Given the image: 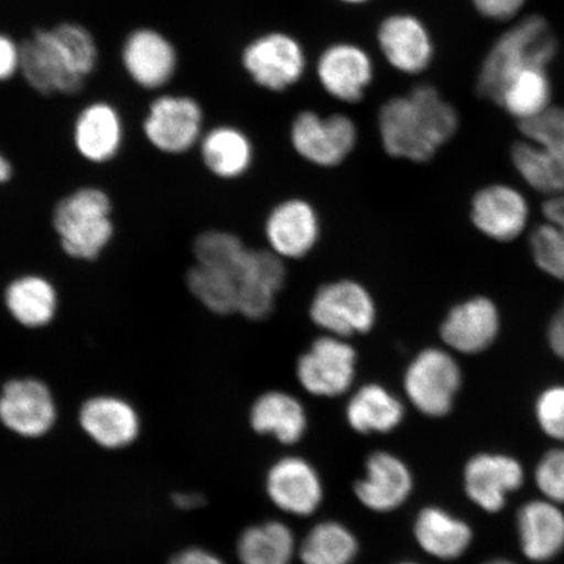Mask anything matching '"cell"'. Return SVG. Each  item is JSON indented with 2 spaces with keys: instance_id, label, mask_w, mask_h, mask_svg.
Here are the masks:
<instances>
[{
  "instance_id": "cell-1",
  "label": "cell",
  "mask_w": 564,
  "mask_h": 564,
  "mask_svg": "<svg viewBox=\"0 0 564 564\" xmlns=\"http://www.w3.org/2000/svg\"><path fill=\"white\" fill-rule=\"evenodd\" d=\"M100 58L97 41L86 26L61 23L21 42V76L40 95L79 94Z\"/></svg>"
},
{
  "instance_id": "cell-2",
  "label": "cell",
  "mask_w": 564,
  "mask_h": 564,
  "mask_svg": "<svg viewBox=\"0 0 564 564\" xmlns=\"http://www.w3.org/2000/svg\"><path fill=\"white\" fill-rule=\"evenodd\" d=\"M460 124L453 104L430 86L393 97L378 112L384 151L394 159L426 162L455 137Z\"/></svg>"
},
{
  "instance_id": "cell-3",
  "label": "cell",
  "mask_w": 564,
  "mask_h": 564,
  "mask_svg": "<svg viewBox=\"0 0 564 564\" xmlns=\"http://www.w3.org/2000/svg\"><path fill=\"white\" fill-rule=\"evenodd\" d=\"M558 53V40L540 15L513 24L494 42L477 76V94L496 102L505 84L528 68H547Z\"/></svg>"
},
{
  "instance_id": "cell-4",
  "label": "cell",
  "mask_w": 564,
  "mask_h": 564,
  "mask_svg": "<svg viewBox=\"0 0 564 564\" xmlns=\"http://www.w3.org/2000/svg\"><path fill=\"white\" fill-rule=\"evenodd\" d=\"M52 223L62 251L79 262H95L116 235L111 197L95 186L63 196L55 204Z\"/></svg>"
},
{
  "instance_id": "cell-5",
  "label": "cell",
  "mask_w": 564,
  "mask_h": 564,
  "mask_svg": "<svg viewBox=\"0 0 564 564\" xmlns=\"http://www.w3.org/2000/svg\"><path fill=\"white\" fill-rule=\"evenodd\" d=\"M203 127L202 105L193 97L173 94L154 98L141 123L148 143L169 156H180L199 145Z\"/></svg>"
},
{
  "instance_id": "cell-6",
  "label": "cell",
  "mask_w": 564,
  "mask_h": 564,
  "mask_svg": "<svg viewBox=\"0 0 564 564\" xmlns=\"http://www.w3.org/2000/svg\"><path fill=\"white\" fill-rule=\"evenodd\" d=\"M460 387V366L449 352L436 348L421 351L404 377L406 398L427 417L448 414Z\"/></svg>"
},
{
  "instance_id": "cell-7",
  "label": "cell",
  "mask_w": 564,
  "mask_h": 564,
  "mask_svg": "<svg viewBox=\"0 0 564 564\" xmlns=\"http://www.w3.org/2000/svg\"><path fill=\"white\" fill-rule=\"evenodd\" d=\"M242 65L253 83L271 91H284L306 73L307 58L293 35L271 32L259 35L245 47Z\"/></svg>"
},
{
  "instance_id": "cell-8",
  "label": "cell",
  "mask_w": 564,
  "mask_h": 564,
  "mask_svg": "<svg viewBox=\"0 0 564 564\" xmlns=\"http://www.w3.org/2000/svg\"><path fill=\"white\" fill-rule=\"evenodd\" d=\"M377 310L371 295L356 281L330 282L317 291L310 316L330 336L366 334L376 323Z\"/></svg>"
},
{
  "instance_id": "cell-9",
  "label": "cell",
  "mask_w": 564,
  "mask_h": 564,
  "mask_svg": "<svg viewBox=\"0 0 564 564\" xmlns=\"http://www.w3.org/2000/svg\"><path fill=\"white\" fill-rule=\"evenodd\" d=\"M357 126L347 116L322 117L302 111L291 127L292 145L302 159L323 167H333L349 156L357 144Z\"/></svg>"
},
{
  "instance_id": "cell-10",
  "label": "cell",
  "mask_w": 564,
  "mask_h": 564,
  "mask_svg": "<svg viewBox=\"0 0 564 564\" xmlns=\"http://www.w3.org/2000/svg\"><path fill=\"white\" fill-rule=\"evenodd\" d=\"M58 419L54 394L41 379L9 380L0 391V422L11 433L37 440L52 432Z\"/></svg>"
},
{
  "instance_id": "cell-11",
  "label": "cell",
  "mask_w": 564,
  "mask_h": 564,
  "mask_svg": "<svg viewBox=\"0 0 564 564\" xmlns=\"http://www.w3.org/2000/svg\"><path fill=\"white\" fill-rule=\"evenodd\" d=\"M357 352L341 337L317 338L297 364V378L308 393L337 398L349 391L356 377Z\"/></svg>"
},
{
  "instance_id": "cell-12",
  "label": "cell",
  "mask_w": 564,
  "mask_h": 564,
  "mask_svg": "<svg viewBox=\"0 0 564 564\" xmlns=\"http://www.w3.org/2000/svg\"><path fill=\"white\" fill-rule=\"evenodd\" d=\"M127 76L145 90L165 88L180 66L178 52L164 33L143 26L127 35L121 48Z\"/></svg>"
},
{
  "instance_id": "cell-13",
  "label": "cell",
  "mask_w": 564,
  "mask_h": 564,
  "mask_svg": "<svg viewBox=\"0 0 564 564\" xmlns=\"http://www.w3.org/2000/svg\"><path fill=\"white\" fill-rule=\"evenodd\" d=\"M265 491L279 510L300 518L315 513L324 498L321 475L299 456L282 457L268 469Z\"/></svg>"
},
{
  "instance_id": "cell-14",
  "label": "cell",
  "mask_w": 564,
  "mask_h": 564,
  "mask_svg": "<svg viewBox=\"0 0 564 564\" xmlns=\"http://www.w3.org/2000/svg\"><path fill=\"white\" fill-rule=\"evenodd\" d=\"M524 484V468L509 455L478 454L464 468V490L479 509L502 511L510 494Z\"/></svg>"
},
{
  "instance_id": "cell-15",
  "label": "cell",
  "mask_w": 564,
  "mask_h": 564,
  "mask_svg": "<svg viewBox=\"0 0 564 564\" xmlns=\"http://www.w3.org/2000/svg\"><path fill=\"white\" fill-rule=\"evenodd\" d=\"M373 62L361 46L338 42L323 51L316 62L321 86L335 100L361 101L373 80Z\"/></svg>"
},
{
  "instance_id": "cell-16",
  "label": "cell",
  "mask_w": 564,
  "mask_h": 564,
  "mask_svg": "<svg viewBox=\"0 0 564 564\" xmlns=\"http://www.w3.org/2000/svg\"><path fill=\"white\" fill-rule=\"evenodd\" d=\"M124 122L117 106L91 101L77 112L73 126V143L79 156L94 165L116 160L124 143Z\"/></svg>"
},
{
  "instance_id": "cell-17",
  "label": "cell",
  "mask_w": 564,
  "mask_h": 564,
  "mask_svg": "<svg viewBox=\"0 0 564 564\" xmlns=\"http://www.w3.org/2000/svg\"><path fill=\"white\" fill-rule=\"evenodd\" d=\"M378 45L384 59L401 74L423 73L434 58L432 35L419 18L397 13L378 28Z\"/></svg>"
},
{
  "instance_id": "cell-18",
  "label": "cell",
  "mask_w": 564,
  "mask_h": 564,
  "mask_svg": "<svg viewBox=\"0 0 564 564\" xmlns=\"http://www.w3.org/2000/svg\"><path fill=\"white\" fill-rule=\"evenodd\" d=\"M412 470L400 457L378 451L366 462L365 476L355 485V494L366 509L391 512L403 506L413 491Z\"/></svg>"
},
{
  "instance_id": "cell-19",
  "label": "cell",
  "mask_w": 564,
  "mask_h": 564,
  "mask_svg": "<svg viewBox=\"0 0 564 564\" xmlns=\"http://www.w3.org/2000/svg\"><path fill=\"white\" fill-rule=\"evenodd\" d=\"M77 419L83 432L105 449L129 447L140 434L135 406L116 394H96L84 401Z\"/></svg>"
},
{
  "instance_id": "cell-20",
  "label": "cell",
  "mask_w": 564,
  "mask_h": 564,
  "mask_svg": "<svg viewBox=\"0 0 564 564\" xmlns=\"http://www.w3.org/2000/svg\"><path fill=\"white\" fill-rule=\"evenodd\" d=\"M529 207L523 194L506 185L479 189L471 202V221L486 237L511 242L524 231Z\"/></svg>"
},
{
  "instance_id": "cell-21",
  "label": "cell",
  "mask_w": 564,
  "mask_h": 564,
  "mask_svg": "<svg viewBox=\"0 0 564 564\" xmlns=\"http://www.w3.org/2000/svg\"><path fill=\"white\" fill-rule=\"evenodd\" d=\"M499 310L491 300L475 297L451 308L441 327L442 340L463 355H477L496 341Z\"/></svg>"
},
{
  "instance_id": "cell-22",
  "label": "cell",
  "mask_w": 564,
  "mask_h": 564,
  "mask_svg": "<svg viewBox=\"0 0 564 564\" xmlns=\"http://www.w3.org/2000/svg\"><path fill=\"white\" fill-rule=\"evenodd\" d=\"M285 274V265L276 253L250 250L239 276L238 313L251 321L270 315Z\"/></svg>"
},
{
  "instance_id": "cell-23",
  "label": "cell",
  "mask_w": 564,
  "mask_h": 564,
  "mask_svg": "<svg viewBox=\"0 0 564 564\" xmlns=\"http://www.w3.org/2000/svg\"><path fill=\"white\" fill-rule=\"evenodd\" d=\"M319 218L305 200L279 204L265 223V236L272 252L281 259H300L314 249L319 238Z\"/></svg>"
},
{
  "instance_id": "cell-24",
  "label": "cell",
  "mask_w": 564,
  "mask_h": 564,
  "mask_svg": "<svg viewBox=\"0 0 564 564\" xmlns=\"http://www.w3.org/2000/svg\"><path fill=\"white\" fill-rule=\"evenodd\" d=\"M520 547L528 560L546 562L564 549V513L547 499L529 500L517 514Z\"/></svg>"
},
{
  "instance_id": "cell-25",
  "label": "cell",
  "mask_w": 564,
  "mask_h": 564,
  "mask_svg": "<svg viewBox=\"0 0 564 564\" xmlns=\"http://www.w3.org/2000/svg\"><path fill=\"white\" fill-rule=\"evenodd\" d=\"M7 313L26 329H42L54 322L59 308V295L51 280L39 273H25L12 279L3 294Z\"/></svg>"
},
{
  "instance_id": "cell-26",
  "label": "cell",
  "mask_w": 564,
  "mask_h": 564,
  "mask_svg": "<svg viewBox=\"0 0 564 564\" xmlns=\"http://www.w3.org/2000/svg\"><path fill=\"white\" fill-rule=\"evenodd\" d=\"M413 534L423 552L442 561L460 558L474 541V531L467 521L435 506L420 511Z\"/></svg>"
},
{
  "instance_id": "cell-27",
  "label": "cell",
  "mask_w": 564,
  "mask_h": 564,
  "mask_svg": "<svg viewBox=\"0 0 564 564\" xmlns=\"http://www.w3.org/2000/svg\"><path fill=\"white\" fill-rule=\"evenodd\" d=\"M253 432L272 435L286 446L299 443L307 430L305 406L292 394L271 391L253 403L250 412Z\"/></svg>"
},
{
  "instance_id": "cell-28",
  "label": "cell",
  "mask_w": 564,
  "mask_h": 564,
  "mask_svg": "<svg viewBox=\"0 0 564 564\" xmlns=\"http://www.w3.org/2000/svg\"><path fill=\"white\" fill-rule=\"evenodd\" d=\"M199 150L204 166L217 178H239L252 164L251 140L235 126H217L204 132Z\"/></svg>"
},
{
  "instance_id": "cell-29",
  "label": "cell",
  "mask_w": 564,
  "mask_h": 564,
  "mask_svg": "<svg viewBox=\"0 0 564 564\" xmlns=\"http://www.w3.org/2000/svg\"><path fill=\"white\" fill-rule=\"evenodd\" d=\"M403 403L384 387L368 384L352 394L347 406L349 426L359 434H387L403 422Z\"/></svg>"
},
{
  "instance_id": "cell-30",
  "label": "cell",
  "mask_w": 564,
  "mask_h": 564,
  "mask_svg": "<svg viewBox=\"0 0 564 564\" xmlns=\"http://www.w3.org/2000/svg\"><path fill=\"white\" fill-rule=\"evenodd\" d=\"M297 553L292 529L281 521H265L247 528L237 544L242 564H291Z\"/></svg>"
},
{
  "instance_id": "cell-31",
  "label": "cell",
  "mask_w": 564,
  "mask_h": 564,
  "mask_svg": "<svg viewBox=\"0 0 564 564\" xmlns=\"http://www.w3.org/2000/svg\"><path fill=\"white\" fill-rule=\"evenodd\" d=\"M514 169L535 192L564 194V151L549 150L524 140L512 147Z\"/></svg>"
},
{
  "instance_id": "cell-32",
  "label": "cell",
  "mask_w": 564,
  "mask_h": 564,
  "mask_svg": "<svg viewBox=\"0 0 564 564\" xmlns=\"http://www.w3.org/2000/svg\"><path fill=\"white\" fill-rule=\"evenodd\" d=\"M496 104L518 122L541 115L552 105V83L547 69L528 68L511 77L497 97Z\"/></svg>"
},
{
  "instance_id": "cell-33",
  "label": "cell",
  "mask_w": 564,
  "mask_h": 564,
  "mask_svg": "<svg viewBox=\"0 0 564 564\" xmlns=\"http://www.w3.org/2000/svg\"><path fill=\"white\" fill-rule=\"evenodd\" d=\"M357 554L355 533L338 521H322L310 529L297 553L302 564H351Z\"/></svg>"
},
{
  "instance_id": "cell-34",
  "label": "cell",
  "mask_w": 564,
  "mask_h": 564,
  "mask_svg": "<svg viewBox=\"0 0 564 564\" xmlns=\"http://www.w3.org/2000/svg\"><path fill=\"white\" fill-rule=\"evenodd\" d=\"M189 293L210 313H238L239 281L235 274L195 264L186 273Z\"/></svg>"
},
{
  "instance_id": "cell-35",
  "label": "cell",
  "mask_w": 564,
  "mask_h": 564,
  "mask_svg": "<svg viewBox=\"0 0 564 564\" xmlns=\"http://www.w3.org/2000/svg\"><path fill=\"white\" fill-rule=\"evenodd\" d=\"M250 249L235 235L223 230H208L195 238L193 253L195 264L215 268L241 276Z\"/></svg>"
},
{
  "instance_id": "cell-36",
  "label": "cell",
  "mask_w": 564,
  "mask_h": 564,
  "mask_svg": "<svg viewBox=\"0 0 564 564\" xmlns=\"http://www.w3.org/2000/svg\"><path fill=\"white\" fill-rule=\"evenodd\" d=\"M531 251L542 272L564 281V231L553 224L540 225L532 232Z\"/></svg>"
},
{
  "instance_id": "cell-37",
  "label": "cell",
  "mask_w": 564,
  "mask_h": 564,
  "mask_svg": "<svg viewBox=\"0 0 564 564\" xmlns=\"http://www.w3.org/2000/svg\"><path fill=\"white\" fill-rule=\"evenodd\" d=\"M519 129L531 143L564 151V108L560 106L550 105L541 115L520 122Z\"/></svg>"
},
{
  "instance_id": "cell-38",
  "label": "cell",
  "mask_w": 564,
  "mask_h": 564,
  "mask_svg": "<svg viewBox=\"0 0 564 564\" xmlns=\"http://www.w3.org/2000/svg\"><path fill=\"white\" fill-rule=\"evenodd\" d=\"M535 420L550 438L564 442V386L542 391L534 405Z\"/></svg>"
},
{
  "instance_id": "cell-39",
  "label": "cell",
  "mask_w": 564,
  "mask_h": 564,
  "mask_svg": "<svg viewBox=\"0 0 564 564\" xmlns=\"http://www.w3.org/2000/svg\"><path fill=\"white\" fill-rule=\"evenodd\" d=\"M534 478L545 499L564 505V448L549 451L535 467Z\"/></svg>"
},
{
  "instance_id": "cell-40",
  "label": "cell",
  "mask_w": 564,
  "mask_h": 564,
  "mask_svg": "<svg viewBox=\"0 0 564 564\" xmlns=\"http://www.w3.org/2000/svg\"><path fill=\"white\" fill-rule=\"evenodd\" d=\"M525 2L527 0H471L479 15L494 21L517 18Z\"/></svg>"
},
{
  "instance_id": "cell-41",
  "label": "cell",
  "mask_w": 564,
  "mask_h": 564,
  "mask_svg": "<svg viewBox=\"0 0 564 564\" xmlns=\"http://www.w3.org/2000/svg\"><path fill=\"white\" fill-rule=\"evenodd\" d=\"M21 74V44L0 33V83L10 82Z\"/></svg>"
},
{
  "instance_id": "cell-42",
  "label": "cell",
  "mask_w": 564,
  "mask_h": 564,
  "mask_svg": "<svg viewBox=\"0 0 564 564\" xmlns=\"http://www.w3.org/2000/svg\"><path fill=\"white\" fill-rule=\"evenodd\" d=\"M547 341L554 355L564 361V303L549 324Z\"/></svg>"
},
{
  "instance_id": "cell-43",
  "label": "cell",
  "mask_w": 564,
  "mask_h": 564,
  "mask_svg": "<svg viewBox=\"0 0 564 564\" xmlns=\"http://www.w3.org/2000/svg\"><path fill=\"white\" fill-rule=\"evenodd\" d=\"M169 564H225L217 555L208 550L192 547L175 554Z\"/></svg>"
},
{
  "instance_id": "cell-44",
  "label": "cell",
  "mask_w": 564,
  "mask_h": 564,
  "mask_svg": "<svg viewBox=\"0 0 564 564\" xmlns=\"http://www.w3.org/2000/svg\"><path fill=\"white\" fill-rule=\"evenodd\" d=\"M544 215L547 223L564 231V194L550 197L544 204Z\"/></svg>"
},
{
  "instance_id": "cell-45",
  "label": "cell",
  "mask_w": 564,
  "mask_h": 564,
  "mask_svg": "<svg viewBox=\"0 0 564 564\" xmlns=\"http://www.w3.org/2000/svg\"><path fill=\"white\" fill-rule=\"evenodd\" d=\"M206 499L202 494L196 492H176L173 496V503L181 510H195L202 507Z\"/></svg>"
},
{
  "instance_id": "cell-46",
  "label": "cell",
  "mask_w": 564,
  "mask_h": 564,
  "mask_svg": "<svg viewBox=\"0 0 564 564\" xmlns=\"http://www.w3.org/2000/svg\"><path fill=\"white\" fill-rule=\"evenodd\" d=\"M13 176V166L6 154L0 151V185L10 182Z\"/></svg>"
},
{
  "instance_id": "cell-47",
  "label": "cell",
  "mask_w": 564,
  "mask_h": 564,
  "mask_svg": "<svg viewBox=\"0 0 564 564\" xmlns=\"http://www.w3.org/2000/svg\"><path fill=\"white\" fill-rule=\"evenodd\" d=\"M340 2L345 4L358 6L368 3L370 0H340Z\"/></svg>"
},
{
  "instance_id": "cell-48",
  "label": "cell",
  "mask_w": 564,
  "mask_h": 564,
  "mask_svg": "<svg viewBox=\"0 0 564 564\" xmlns=\"http://www.w3.org/2000/svg\"><path fill=\"white\" fill-rule=\"evenodd\" d=\"M485 564H514L510 561H505V560H494V561H490L488 563H485Z\"/></svg>"
},
{
  "instance_id": "cell-49",
  "label": "cell",
  "mask_w": 564,
  "mask_h": 564,
  "mask_svg": "<svg viewBox=\"0 0 564 564\" xmlns=\"http://www.w3.org/2000/svg\"><path fill=\"white\" fill-rule=\"evenodd\" d=\"M397 564H420V563H415V562H400V563H397Z\"/></svg>"
}]
</instances>
